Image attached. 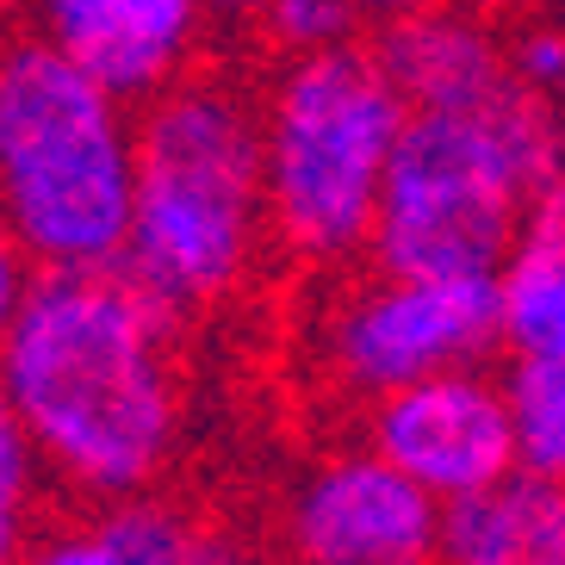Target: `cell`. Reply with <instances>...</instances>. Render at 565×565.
<instances>
[{
	"label": "cell",
	"instance_id": "obj_1",
	"mask_svg": "<svg viewBox=\"0 0 565 565\" xmlns=\"http://www.w3.org/2000/svg\"><path fill=\"white\" fill-rule=\"evenodd\" d=\"M0 392L44 479L87 503L150 491L186 435L174 317L125 267H38L0 335Z\"/></svg>",
	"mask_w": 565,
	"mask_h": 565
},
{
	"label": "cell",
	"instance_id": "obj_2",
	"mask_svg": "<svg viewBox=\"0 0 565 565\" xmlns=\"http://www.w3.org/2000/svg\"><path fill=\"white\" fill-rule=\"evenodd\" d=\"M262 106L224 68H186L137 106L131 274L168 317L231 305L267 255Z\"/></svg>",
	"mask_w": 565,
	"mask_h": 565
},
{
	"label": "cell",
	"instance_id": "obj_3",
	"mask_svg": "<svg viewBox=\"0 0 565 565\" xmlns=\"http://www.w3.org/2000/svg\"><path fill=\"white\" fill-rule=\"evenodd\" d=\"M137 200V100L38 25L0 32V212L38 267H118Z\"/></svg>",
	"mask_w": 565,
	"mask_h": 565
},
{
	"label": "cell",
	"instance_id": "obj_4",
	"mask_svg": "<svg viewBox=\"0 0 565 565\" xmlns=\"http://www.w3.org/2000/svg\"><path fill=\"white\" fill-rule=\"evenodd\" d=\"M255 106L274 243L305 267L373 255L385 174L411 118L380 51L354 38L317 56H280Z\"/></svg>",
	"mask_w": 565,
	"mask_h": 565
},
{
	"label": "cell",
	"instance_id": "obj_5",
	"mask_svg": "<svg viewBox=\"0 0 565 565\" xmlns=\"http://www.w3.org/2000/svg\"><path fill=\"white\" fill-rule=\"evenodd\" d=\"M565 156V106L515 82L491 106L411 113L385 174L373 267L498 274L522 236L529 186Z\"/></svg>",
	"mask_w": 565,
	"mask_h": 565
},
{
	"label": "cell",
	"instance_id": "obj_6",
	"mask_svg": "<svg viewBox=\"0 0 565 565\" xmlns=\"http://www.w3.org/2000/svg\"><path fill=\"white\" fill-rule=\"evenodd\" d=\"M498 349V286L484 274H398L373 267L317 323V361L342 392L385 398Z\"/></svg>",
	"mask_w": 565,
	"mask_h": 565
},
{
	"label": "cell",
	"instance_id": "obj_7",
	"mask_svg": "<svg viewBox=\"0 0 565 565\" xmlns=\"http://www.w3.org/2000/svg\"><path fill=\"white\" fill-rule=\"evenodd\" d=\"M280 529L305 565H435L448 503L361 441L305 466L280 503Z\"/></svg>",
	"mask_w": 565,
	"mask_h": 565
},
{
	"label": "cell",
	"instance_id": "obj_8",
	"mask_svg": "<svg viewBox=\"0 0 565 565\" xmlns=\"http://www.w3.org/2000/svg\"><path fill=\"white\" fill-rule=\"evenodd\" d=\"M366 441L404 466L423 491L460 503L522 466L510 385L484 366H448L366 404Z\"/></svg>",
	"mask_w": 565,
	"mask_h": 565
},
{
	"label": "cell",
	"instance_id": "obj_9",
	"mask_svg": "<svg viewBox=\"0 0 565 565\" xmlns=\"http://www.w3.org/2000/svg\"><path fill=\"white\" fill-rule=\"evenodd\" d=\"M32 25L137 106L200 68L217 32L205 0H32Z\"/></svg>",
	"mask_w": 565,
	"mask_h": 565
},
{
	"label": "cell",
	"instance_id": "obj_10",
	"mask_svg": "<svg viewBox=\"0 0 565 565\" xmlns=\"http://www.w3.org/2000/svg\"><path fill=\"white\" fill-rule=\"evenodd\" d=\"M385 75L398 82L411 113H460V106H491L515 87L510 75V32H498L484 13L448 0L429 13L392 19L373 38Z\"/></svg>",
	"mask_w": 565,
	"mask_h": 565
},
{
	"label": "cell",
	"instance_id": "obj_11",
	"mask_svg": "<svg viewBox=\"0 0 565 565\" xmlns=\"http://www.w3.org/2000/svg\"><path fill=\"white\" fill-rule=\"evenodd\" d=\"M435 565H565V479L515 466L510 479L448 503Z\"/></svg>",
	"mask_w": 565,
	"mask_h": 565
},
{
	"label": "cell",
	"instance_id": "obj_12",
	"mask_svg": "<svg viewBox=\"0 0 565 565\" xmlns=\"http://www.w3.org/2000/svg\"><path fill=\"white\" fill-rule=\"evenodd\" d=\"M100 522L131 565H249V547L236 541L224 515L162 498L156 484L137 491V498L100 503Z\"/></svg>",
	"mask_w": 565,
	"mask_h": 565
},
{
	"label": "cell",
	"instance_id": "obj_13",
	"mask_svg": "<svg viewBox=\"0 0 565 565\" xmlns=\"http://www.w3.org/2000/svg\"><path fill=\"white\" fill-rule=\"evenodd\" d=\"M498 286V349L510 361H553L565 354V249L559 243H515Z\"/></svg>",
	"mask_w": 565,
	"mask_h": 565
},
{
	"label": "cell",
	"instance_id": "obj_14",
	"mask_svg": "<svg viewBox=\"0 0 565 565\" xmlns=\"http://www.w3.org/2000/svg\"><path fill=\"white\" fill-rule=\"evenodd\" d=\"M503 385H510L522 466L565 479V354H553V361H510Z\"/></svg>",
	"mask_w": 565,
	"mask_h": 565
},
{
	"label": "cell",
	"instance_id": "obj_15",
	"mask_svg": "<svg viewBox=\"0 0 565 565\" xmlns=\"http://www.w3.org/2000/svg\"><path fill=\"white\" fill-rule=\"evenodd\" d=\"M361 25L366 19L354 0H262L249 32L274 56H317V51H335V44H354Z\"/></svg>",
	"mask_w": 565,
	"mask_h": 565
},
{
	"label": "cell",
	"instance_id": "obj_16",
	"mask_svg": "<svg viewBox=\"0 0 565 565\" xmlns=\"http://www.w3.org/2000/svg\"><path fill=\"white\" fill-rule=\"evenodd\" d=\"M38 479H44V466H38L32 441L19 429L7 392H0V565H13L25 553V541H32Z\"/></svg>",
	"mask_w": 565,
	"mask_h": 565
},
{
	"label": "cell",
	"instance_id": "obj_17",
	"mask_svg": "<svg viewBox=\"0 0 565 565\" xmlns=\"http://www.w3.org/2000/svg\"><path fill=\"white\" fill-rule=\"evenodd\" d=\"M510 75L529 87V94L565 106V25H553V19L515 25L510 32Z\"/></svg>",
	"mask_w": 565,
	"mask_h": 565
},
{
	"label": "cell",
	"instance_id": "obj_18",
	"mask_svg": "<svg viewBox=\"0 0 565 565\" xmlns=\"http://www.w3.org/2000/svg\"><path fill=\"white\" fill-rule=\"evenodd\" d=\"M13 565H131V559L118 553V541L106 534L100 515H87V522H63L51 534H32Z\"/></svg>",
	"mask_w": 565,
	"mask_h": 565
},
{
	"label": "cell",
	"instance_id": "obj_19",
	"mask_svg": "<svg viewBox=\"0 0 565 565\" xmlns=\"http://www.w3.org/2000/svg\"><path fill=\"white\" fill-rule=\"evenodd\" d=\"M515 243H559L565 249V156L529 186V200H522V236Z\"/></svg>",
	"mask_w": 565,
	"mask_h": 565
},
{
	"label": "cell",
	"instance_id": "obj_20",
	"mask_svg": "<svg viewBox=\"0 0 565 565\" xmlns=\"http://www.w3.org/2000/svg\"><path fill=\"white\" fill-rule=\"evenodd\" d=\"M32 255H25V243L13 236V224H7V212H0V335H7V323H13V311L25 305V292H32Z\"/></svg>",
	"mask_w": 565,
	"mask_h": 565
},
{
	"label": "cell",
	"instance_id": "obj_21",
	"mask_svg": "<svg viewBox=\"0 0 565 565\" xmlns=\"http://www.w3.org/2000/svg\"><path fill=\"white\" fill-rule=\"evenodd\" d=\"M361 7V19L380 32V25H392V19H411V13H429V7H448V0H354Z\"/></svg>",
	"mask_w": 565,
	"mask_h": 565
},
{
	"label": "cell",
	"instance_id": "obj_22",
	"mask_svg": "<svg viewBox=\"0 0 565 565\" xmlns=\"http://www.w3.org/2000/svg\"><path fill=\"white\" fill-rule=\"evenodd\" d=\"M205 7H212L217 32H249L255 13H262V0H205Z\"/></svg>",
	"mask_w": 565,
	"mask_h": 565
},
{
	"label": "cell",
	"instance_id": "obj_23",
	"mask_svg": "<svg viewBox=\"0 0 565 565\" xmlns=\"http://www.w3.org/2000/svg\"><path fill=\"white\" fill-rule=\"evenodd\" d=\"M19 19H32V0H0V32H13Z\"/></svg>",
	"mask_w": 565,
	"mask_h": 565
},
{
	"label": "cell",
	"instance_id": "obj_24",
	"mask_svg": "<svg viewBox=\"0 0 565 565\" xmlns=\"http://www.w3.org/2000/svg\"><path fill=\"white\" fill-rule=\"evenodd\" d=\"M292 565H305V559H292Z\"/></svg>",
	"mask_w": 565,
	"mask_h": 565
}]
</instances>
